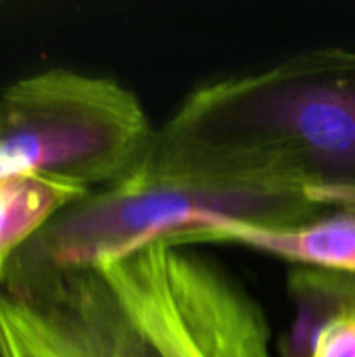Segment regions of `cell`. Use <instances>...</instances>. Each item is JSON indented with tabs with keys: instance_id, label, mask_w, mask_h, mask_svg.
<instances>
[{
	"instance_id": "obj_1",
	"label": "cell",
	"mask_w": 355,
	"mask_h": 357,
	"mask_svg": "<svg viewBox=\"0 0 355 357\" xmlns=\"http://www.w3.org/2000/svg\"><path fill=\"white\" fill-rule=\"evenodd\" d=\"M326 213L274 169L155 142L123 178L61 209L8 264L0 293L27 297L77 272L128 259L213 220L291 226Z\"/></svg>"
},
{
	"instance_id": "obj_2",
	"label": "cell",
	"mask_w": 355,
	"mask_h": 357,
	"mask_svg": "<svg viewBox=\"0 0 355 357\" xmlns=\"http://www.w3.org/2000/svg\"><path fill=\"white\" fill-rule=\"evenodd\" d=\"M163 146L355 192V48H316L192 88L157 126Z\"/></svg>"
},
{
	"instance_id": "obj_3",
	"label": "cell",
	"mask_w": 355,
	"mask_h": 357,
	"mask_svg": "<svg viewBox=\"0 0 355 357\" xmlns=\"http://www.w3.org/2000/svg\"><path fill=\"white\" fill-rule=\"evenodd\" d=\"M157 126L121 82L67 67L0 90V169L82 190L103 188L149 153Z\"/></svg>"
},
{
	"instance_id": "obj_4",
	"label": "cell",
	"mask_w": 355,
	"mask_h": 357,
	"mask_svg": "<svg viewBox=\"0 0 355 357\" xmlns=\"http://www.w3.org/2000/svg\"><path fill=\"white\" fill-rule=\"evenodd\" d=\"M96 272L159 357H272L264 307L199 247L159 241Z\"/></svg>"
},
{
	"instance_id": "obj_5",
	"label": "cell",
	"mask_w": 355,
	"mask_h": 357,
	"mask_svg": "<svg viewBox=\"0 0 355 357\" xmlns=\"http://www.w3.org/2000/svg\"><path fill=\"white\" fill-rule=\"evenodd\" d=\"M0 345L2 357H159L96 270L0 293Z\"/></svg>"
},
{
	"instance_id": "obj_6",
	"label": "cell",
	"mask_w": 355,
	"mask_h": 357,
	"mask_svg": "<svg viewBox=\"0 0 355 357\" xmlns=\"http://www.w3.org/2000/svg\"><path fill=\"white\" fill-rule=\"evenodd\" d=\"M176 247L239 245L289 261L291 266L355 274V207L333 209L291 226H264L241 220H213L182 230L167 241Z\"/></svg>"
},
{
	"instance_id": "obj_7",
	"label": "cell",
	"mask_w": 355,
	"mask_h": 357,
	"mask_svg": "<svg viewBox=\"0 0 355 357\" xmlns=\"http://www.w3.org/2000/svg\"><path fill=\"white\" fill-rule=\"evenodd\" d=\"M88 190L0 169V289L13 257L67 205Z\"/></svg>"
},
{
	"instance_id": "obj_8",
	"label": "cell",
	"mask_w": 355,
	"mask_h": 357,
	"mask_svg": "<svg viewBox=\"0 0 355 357\" xmlns=\"http://www.w3.org/2000/svg\"><path fill=\"white\" fill-rule=\"evenodd\" d=\"M295 357H355V293Z\"/></svg>"
},
{
	"instance_id": "obj_9",
	"label": "cell",
	"mask_w": 355,
	"mask_h": 357,
	"mask_svg": "<svg viewBox=\"0 0 355 357\" xmlns=\"http://www.w3.org/2000/svg\"><path fill=\"white\" fill-rule=\"evenodd\" d=\"M322 209L355 207V192H310Z\"/></svg>"
},
{
	"instance_id": "obj_10",
	"label": "cell",
	"mask_w": 355,
	"mask_h": 357,
	"mask_svg": "<svg viewBox=\"0 0 355 357\" xmlns=\"http://www.w3.org/2000/svg\"><path fill=\"white\" fill-rule=\"evenodd\" d=\"M0 357H2V345H0Z\"/></svg>"
}]
</instances>
